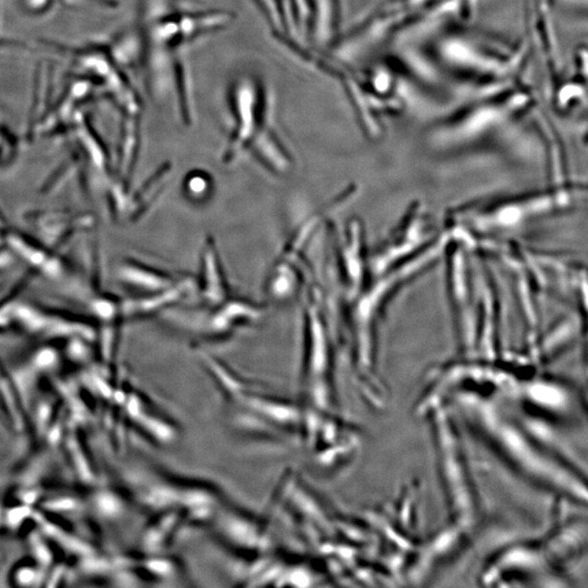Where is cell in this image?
I'll return each mask as SVG.
<instances>
[{"label":"cell","instance_id":"6da1fadb","mask_svg":"<svg viewBox=\"0 0 588 588\" xmlns=\"http://www.w3.org/2000/svg\"><path fill=\"white\" fill-rule=\"evenodd\" d=\"M456 399L478 430L525 476L585 504V480L578 469L538 443L502 404L469 390L458 392Z\"/></svg>","mask_w":588,"mask_h":588},{"label":"cell","instance_id":"5b68a950","mask_svg":"<svg viewBox=\"0 0 588 588\" xmlns=\"http://www.w3.org/2000/svg\"><path fill=\"white\" fill-rule=\"evenodd\" d=\"M308 325H306V358L305 373L308 378L318 376V386L323 384L325 377H328L330 366L328 338L326 327L323 325V316L316 305L308 308Z\"/></svg>","mask_w":588,"mask_h":588},{"label":"cell","instance_id":"3957f363","mask_svg":"<svg viewBox=\"0 0 588 588\" xmlns=\"http://www.w3.org/2000/svg\"><path fill=\"white\" fill-rule=\"evenodd\" d=\"M230 105L234 129L229 138L225 157L232 160L269 131L265 129L268 105L264 85L255 77L238 79L232 88Z\"/></svg>","mask_w":588,"mask_h":588},{"label":"cell","instance_id":"277c9868","mask_svg":"<svg viewBox=\"0 0 588 588\" xmlns=\"http://www.w3.org/2000/svg\"><path fill=\"white\" fill-rule=\"evenodd\" d=\"M565 196L561 199V193L543 194L506 201L502 204L500 203L486 210H478L476 214L471 212L467 223L475 229L485 231L519 227L526 225L528 220L532 218L539 217L549 210H556V207L569 204L571 199L565 201Z\"/></svg>","mask_w":588,"mask_h":588},{"label":"cell","instance_id":"8992f818","mask_svg":"<svg viewBox=\"0 0 588 588\" xmlns=\"http://www.w3.org/2000/svg\"><path fill=\"white\" fill-rule=\"evenodd\" d=\"M522 395L528 406L556 416L571 415L574 404L572 391L567 386L545 378H537L526 384Z\"/></svg>","mask_w":588,"mask_h":588},{"label":"cell","instance_id":"9c48e42d","mask_svg":"<svg viewBox=\"0 0 588 588\" xmlns=\"http://www.w3.org/2000/svg\"><path fill=\"white\" fill-rule=\"evenodd\" d=\"M42 525L44 526L42 528H44L47 535L51 536L53 539L60 543L61 546H64L68 550L77 551V552H81V554H84L85 552H90V549L88 547L84 546V543H81V541H77L75 538L71 537V535H68L64 530H58L57 526L51 524V523L44 522L42 523Z\"/></svg>","mask_w":588,"mask_h":588},{"label":"cell","instance_id":"30bf717a","mask_svg":"<svg viewBox=\"0 0 588 588\" xmlns=\"http://www.w3.org/2000/svg\"><path fill=\"white\" fill-rule=\"evenodd\" d=\"M40 578V572L33 567H22L16 574V580L20 585L33 586Z\"/></svg>","mask_w":588,"mask_h":588},{"label":"cell","instance_id":"7a4b0ae2","mask_svg":"<svg viewBox=\"0 0 588 588\" xmlns=\"http://www.w3.org/2000/svg\"><path fill=\"white\" fill-rule=\"evenodd\" d=\"M440 471L448 497L449 506L456 519V526L469 530L476 524L478 504L467 473L461 445L448 419L441 412L434 419Z\"/></svg>","mask_w":588,"mask_h":588},{"label":"cell","instance_id":"ba28073f","mask_svg":"<svg viewBox=\"0 0 588 588\" xmlns=\"http://www.w3.org/2000/svg\"><path fill=\"white\" fill-rule=\"evenodd\" d=\"M206 267H204V279H203V292L205 297L210 299V302H220L221 297L225 295L223 279L220 275L217 260L212 249L206 253Z\"/></svg>","mask_w":588,"mask_h":588},{"label":"cell","instance_id":"52a82bcc","mask_svg":"<svg viewBox=\"0 0 588 588\" xmlns=\"http://www.w3.org/2000/svg\"><path fill=\"white\" fill-rule=\"evenodd\" d=\"M310 14V34L316 40L326 42L332 27V0H306Z\"/></svg>","mask_w":588,"mask_h":588}]
</instances>
